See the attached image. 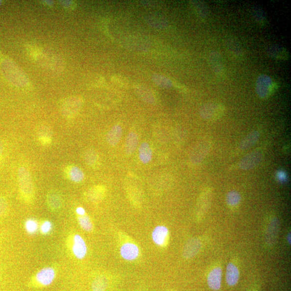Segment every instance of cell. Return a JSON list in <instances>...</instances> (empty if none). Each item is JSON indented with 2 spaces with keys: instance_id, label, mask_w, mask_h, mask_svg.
<instances>
[{
  "instance_id": "cell-1",
  "label": "cell",
  "mask_w": 291,
  "mask_h": 291,
  "mask_svg": "<svg viewBox=\"0 0 291 291\" xmlns=\"http://www.w3.org/2000/svg\"><path fill=\"white\" fill-rule=\"evenodd\" d=\"M18 178L21 196L25 202L31 203L35 198V188L28 169L25 167H20Z\"/></svg>"
},
{
  "instance_id": "cell-2",
  "label": "cell",
  "mask_w": 291,
  "mask_h": 291,
  "mask_svg": "<svg viewBox=\"0 0 291 291\" xmlns=\"http://www.w3.org/2000/svg\"><path fill=\"white\" fill-rule=\"evenodd\" d=\"M56 277V272L53 267H44L36 273L31 280L30 285L35 288H46L53 284Z\"/></svg>"
},
{
  "instance_id": "cell-3",
  "label": "cell",
  "mask_w": 291,
  "mask_h": 291,
  "mask_svg": "<svg viewBox=\"0 0 291 291\" xmlns=\"http://www.w3.org/2000/svg\"><path fill=\"white\" fill-rule=\"evenodd\" d=\"M277 87L276 82L271 77L263 74L259 76L256 83V92L258 96L266 99L271 96Z\"/></svg>"
},
{
  "instance_id": "cell-4",
  "label": "cell",
  "mask_w": 291,
  "mask_h": 291,
  "mask_svg": "<svg viewBox=\"0 0 291 291\" xmlns=\"http://www.w3.org/2000/svg\"><path fill=\"white\" fill-rule=\"evenodd\" d=\"M3 73L11 83L18 86H24V74L16 65L9 59H5L2 63Z\"/></svg>"
},
{
  "instance_id": "cell-5",
  "label": "cell",
  "mask_w": 291,
  "mask_h": 291,
  "mask_svg": "<svg viewBox=\"0 0 291 291\" xmlns=\"http://www.w3.org/2000/svg\"><path fill=\"white\" fill-rule=\"evenodd\" d=\"M224 112V106L215 102H207L203 104L199 109L200 117L206 120L217 119L223 116Z\"/></svg>"
},
{
  "instance_id": "cell-6",
  "label": "cell",
  "mask_w": 291,
  "mask_h": 291,
  "mask_svg": "<svg viewBox=\"0 0 291 291\" xmlns=\"http://www.w3.org/2000/svg\"><path fill=\"white\" fill-rule=\"evenodd\" d=\"M211 147V141L208 139H204L197 142L190 153L191 162L196 165L202 162L210 152Z\"/></svg>"
},
{
  "instance_id": "cell-7",
  "label": "cell",
  "mask_w": 291,
  "mask_h": 291,
  "mask_svg": "<svg viewBox=\"0 0 291 291\" xmlns=\"http://www.w3.org/2000/svg\"><path fill=\"white\" fill-rule=\"evenodd\" d=\"M208 62L217 78L224 79L226 76V69L221 54L217 51L211 52L208 56Z\"/></svg>"
},
{
  "instance_id": "cell-8",
  "label": "cell",
  "mask_w": 291,
  "mask_h": 291,
  "mask_svg": "<svg viewBox=\"0 0 291 291\" xmlns=\"http://www.w3.org/2000/svg\"><path fill=\"white\" fill-rule=\"evenodd\" d=\"M262 153L259 151L252 152L246 155L239 163V167L243 171H248L256 167L261 161Z\"/></svg>"
},
{
  "instance_id": "cell-9",
  "label": "cell",
  "mask_w": 291,
  "mask_h": 291,
  "mask_svg": "<svg viewBox=\"0 0 291 291\" xmlns=\"http://www.w3.org/2000/svg\"><path fill=\"white\" fill-rule=\"evenodd\" d=\"M73 254L79 260L83 259L87 254V246L81 236L76 234L73 236L71 246Z\"/></svg>"
},
{
  "instance_id": "cell-10",
  "label": "cell",
  "mask_w": 291,
  "mask_h": 291,
  "mask_svg": "<svg viewBox=\"0 0 291 291\" xmlns=\"http://www.w3.org/2000/svg\"><path fill=\"white\" fill-rule=\"evenodd\" d=\"M81 105L80 99L72 97L64 102L61 107L62 114L65 117H71L79 110Z\"/></svg>"
},
{
  "instance_id": "cell-11",
  "label": "cell",
  "mask_w": 291,
  "mask_h": 291,
  "mask_svg": "<svg viewBox=\"0 0 291 291\" xmlns=\"http://www.w3.org/2000/svg\"><path fill=\"white\" fill-rule=\"evenodd\" d=\"M227 50L230 57L238 60L244 57V51L239 42L235 38H230L227 41Z\"/></svg>"
},
{
  "instance_id": "cell-12",
  "label": "cell",
  "mask_w": 291,
  "mask_h": 291,
  "mask_svg": "<svg viewBox=\"0 0 291 291\" xmlns=\"http://www.w3.org/2000/svg\"><path fill=\"white\" fill-rule=\"evenodd\" d=\"M222 281V271L221 267H215L209 273L207 284L209 288L215 291L221 289Z\"/></svg>"
},
{
  "instance_id": "cell-13",
  "label": "cell",
  "mask_w": 291,
  "mask_h": 291,
  "mask_svg": "<svg viewBox=\"0 0 291 291\" xmlns=\"http://www.w3.org/2000/svg\"><path fill=\"white\" fill-rule=\"evenodd\" d=\"M267 55L277 60H287L290 58V54L286 48L278 45L268 46L266 49Z\"/></svg>"
},
{
  "instance_id": "cell-14",
  "label": "cell",
  "mask_w": 291,
  "mask_h": 291,
  "mask_svg": "<svg viewBox=\"0 0 291 291\" xmlns=\"http://www.w3.org/2000/svg\"><path fill=\"white\" fill-rule=\"evenodd\" d=\"M120 255L125 260L133 261L139 255L138 246L131 243H126L121 247Z\"/></svg>"
},
{
  "instance_id": "cell-15",
  "label": "cell",
  "mask_w": 291,
  "mask_h": 291,
  "mask_svg": "<svg viewBox=\"0 0 291 291\" xmlns=\"http://www.w3.org/2000/svg\"><path fill=\"white\" fill-rule=\"evenodd\" d=\"M201 248L200 240L196 238H191L185 245L183 255L186 259H191L199 253Z\"/></svg>"
},
{
  "instance_id": "cell-16",
  "label": "cell",
  "mask_w": 291,
  "mask_h": 291,
  "mask_svg": "<svg viewBox=\"0 0 291 291\" xmlns=\"http://www.w3.org/2000/svg\"><path fill=\"white\" fill-rule=\"evenodd\" d=\"M239 279V272L237 266L233 263H229L227 265L226 281L229 287H233L237 285Z\"/></svg>"
},
{
  "instance_id": "cell-17",
  "label": "cell",
  "mask_w": 291,
  "mask_h": 291,
  "mask_svg": "<svg viewBox=\"0 0 291 291\" xmlns=\"http://www.w3.org/2000/svg\"><path fill=\"white\" fill-rule=\"evenodd\" d=\"M47 202L49 208L53 212L59 210L63 205L61 196L55 191L49 192L47 196Z\"/></svg>"
},
{
  "instance_id": "cell-18",
  "label": "cell",
  "mask_w": 291,
  "mask_h": 291,
  "mask_svg": "<svg viewBox=\"0 0 291 291\" xmlns=\"http://www.w3.org/2000/svg\"><path fill=\"white\" fill-rule=\"evenodd\" d=\"M260 133L259 131L251 132L241 140L239 144V148L241 151H246L253 147L259 140Z\"/></svg>"
},
{
  "instance_id": "cell-19",
  "label": "cell",
  "mask_w": 291,
  "mask_h": 291,
  "mask_svg": "<svg viewBox=\"0 0 291 291\" xmlns=\"http://www.w3.org/2000/svg\"><path fill=\"white\" fill-rule=\"evenodd\" d=\"M168 235V229L164 226H158L154 229L152 238L157 245H163L167 239Z\"/></svg>"
},
{
  "instance_id": "cell-20",
  "label": "cell",
  "mask_w": 291,
  "mask_h": 291,
  "mask_svg": "<svg viewBox=\"0 0 291 291\" xmlns=\"http://www.w3.org/2000/svg\"><path fill=\"white\" fill-rule=\"evenodd\" d=\"M191 7L195 14L202 20H207L210 16V10L204 2L201 1H190Z\"/></svg>"
},
{
  "instance_id": "cell-21",
  "label": "cell",
  "mask_w": 291,
  "mask_h": 291,
  "mask_svg": "<svg viewBox=\"0 0 291 291\" xmlns=\"http://www.w3.org/2000/svg\"><path fill=\"white\" fill-rule=\"evenodd\" d=\"M122 127L119 125H114L107 134L106 140L108 144L112 146L117 145L122 138Z\"/></svg>"
},
{
  "instance_id": "cell-22",
  "label": "cell",
  "mask_w": 291,
  "mask_h": 291,
  "mask_svg": "<svg viewBox=\"0 0 291 291\" xmlns=\"http://www.w3.org/2000/svg\"><path fill=\"white\" fill-rule=\"evenodd\" d=\"M134 90L142 101L149 104H155L156 99L152 91L148 88L140 85H137L134 88Z\"/></svg>"
},
{
  "instance_id": "cell-23",
  "label": "cell",
  "mask_w": 291,
  "mask_h": 291,
  "mask_svg": "<svg viewBox=\"0 0 291 291\" xmlns=\"http://www.w3.org/2000/svg\"><path fill=\"white\" fill-rule=\"evenodd\" d=\"M251 13L258 25L263 27L267 25V16L263 8L259 6H254L252 8Z\"/></svg>"
},
{
  "instance_id": "cell-24",
  "label": "cell",
  "mask_w": 291,
  "mask_h": 291,
  "mask_svg": "<svg viewBox=\"0 0 291 291\" xmlns=\"http://www.w3.org/2000/svg\"><path fill=\"white\" fill-rule=\"evenodd\" d=\"M138 136L133 132H132L128 136L125 143V151L128 155L133 154L138 145Z\"/></svg>"
},
{
  "instance_id": "cell-25",
  "label": "cell",
  "mask_w": 291,
  "mask_h": 291,
  "mask_svg": "<svg viewBox=\"0 0 291 291\" xmlns=\"http://www.w3.org/2000/svg\"><path fill=\"white\" fill-rule=\"evenodd\" d=\"M66 173L69 179L76 183L81 182L85 178L84 173L78 166H73L68 167Z\"/></svg>"
},
{
  "instance_id": "cell-26",
  "label": "cell",
  "mask_w": 291,
  "mask_h": 291,
  "mask_svg": "<svg viewBox=\"0 0 291 291\" xmlns=\"http://www.w3.org/2000/svg\"><path fill=\"white\" fill-rule=\"evenodd\" d=\"M146 22L148 25L157 29L165 28L168 25V22L166 19L157 15L147 16Z\"/></svg>"
},
{
  "instance_id": "cell-27",
  "label": "cell",
  "mask_w": 291,
  "mask_h": 291,
  "mask_svg": "<svg viewBox=\"0 0 291 291\" xmlns=\"http://www.w3.org/2000/svg\"><path fill=\"white\" fill-rule=\"evenodd\" d=\"M139 158L143 163H148L152 160V151L149 144L145 142L142 143L139 150Z\"/></svg>"
},
{
  "instance_id": "cell-28",
  "label": "cell",
  "mask_w": 291,
  "mask_h": 291,
  "mask_svg": "<svg viewBox=\"0 0 291 291\" xmlns=\"http://www.w3.org/2000/svg\"><path fill=\"white\" fill-rule=\"evenodd\" d=\"M108 285V279L105 276H98L93 280L91 288L93 291H105Z\"/></svg>"
},
{
  "instance_id": "cell-29",
  "label": "cell",
  "mask_w": 291,
  "mask_h": 291,
  "mask_svg": "<svg viewBox=\"0 0 291 291\" xmlns=\"http://www.w3.org/2000/svg\"><path fill=\"white\" fill-rule=\"evenodd\" d=\"M152 80L154 83L162 89H169L173 86V82L171 79L160 74L153 75Z\"/></svg>"
},
{
  "instance_id": "cell-30",
  "label": "cell",
  "mask_w": 291,
  "mask_h": 291,
  "mask_svg": "<svg viewBox=\"0 0 291 291\" xmlns=\"http://www.w3.org/2000/svg\"><path fill=\"white\" fill-rule=\"evenodd\" d=\"M38 140L43 145H50L52 140V131L50 129L41 128L38 132Z\"/></svg>"
},
{
  "instance_id": "cell-31",
  "label": "cell",
  "mask_w": 291,
  "mask_h": 291,
  "mask_svg": "<svg viewBox=\"0 0 291 291\" xmlns=\"http://www.w3.org/2000/svg\"><path fill=\"white\" fill-rule=\"evenodd\" d=\"M104 194L103 186L98 185L92 188L89 193V198L92 202H98L102 199Z\"/></svg>"
},
{
  "instance_id": "cell-32",
  "label": "cell",
  "mask_w": 291,
  "mask_h": 291,
  "mask_svg": "<svg viewBox=\"0 0 291 291\" xmlns=\"http://www.w3.org/2000/svg\"><path fill=\"white\" fill-rule=\"evenodd\" d=\"M84 159L87 165L92 167L94 166L97 163L98 160V156L95 151L88 150L84 153Z\"/></svg>"
},
{
  "instance_id": "cell-33",
  "label": "cell",
  "mask_w": 291,
  "mask_h": 291,
  "mask_svg": "<svg viewBox=\"0 0 291 291\" xmlns=\"http://www.w3.org/2000/svg\"><path fill=\"white\" fill-rule=\"evenodd\" d=\"M241 201V196L237 191L229 192L226 196V202L228 205L231 207L238 206Z\"/></svg>"
},
{
  "instance_id": "cell-34",
  "label": "cell",
  "mask_w": 291,
  "mask_h": 291,
  "mask_svg": "<svg viewBox=\"0 0 291 291\" xmlns=\"http://www.w3.org/2000/svg\"><path fill=\"white\" fill-rule=\"evenodd\" d=\"M78 221L80 227L85 231L91 232L93 229V224L90 218L85 214L83 216H78Z\"/></svg>"
},
{
  "instance_id": "cell-35",
  "label": "cell",
  "mask_w": 291,
  "mask_h": 291,
  "mask_svg": "<svg viewBox=\"0 0 291 291\" xmlns=\"http://www.w3.org/2000/svg\"><path fill=\"white\" fill-rule=\"evenodd\" d=\"M38 225L35 219H28L25 223V229L29 234H35L38 230Z\"/></svg>"
},
{
  "instance_id": "cell-36",
  "label": "cell",
  "mask_w": 291,
  "mask_h": 291,
  "mask_svg": "<svg viewBox=\"0 0 291 291\" xmlns=\"http://www.w3.org/2000/svg\"><path fill=\"white\" fill-rule=\"evenodd\" d=\"M8 209V202L5 197H0V218L6 213Z\"/></svg>"
},
{
  "instance_id": "cell-37",
  "label": "cell",
  "mask_w": 291,
  "mask_h": 291,
  "mask_svg": "<svg viewBox=\"0 0 291 291\" xmlns=\"http://www.w3.org/2000/svg\"><path fill=\"white\" fill-rule=\"evenodd\" d=\"M53 228L52 223L49 221L44 222L41 226V232L43 235H47L51 232Z\"/></svg>"
},
{
  "instance_id": "cell-38",
  "label": "cell",
  "mask_w": 291,
  "mask_h": 291,
  "mask_svg": "<svg viewBox=\"0 0 291 291\" xmlns=\"http://www.w3.org/2000/svg\"><path fill=\"white\" fill-rule=\"evenodd\" d=\"M277 178L281 182L284 183L287 180V174L283 171H279L277 173Z\"/></svg>"
},
{
  "instance_id": "cell-39",
  "label": "cell",
  "mask_w": 291,
  "mask_h": 291,
  "mask_svg": "<svg viewBox=\"0 0 291 291\" xmlns=\"http://www.w3.org/2000/svg\"><path fill=\"white\" fill-rule=\"evenodd\" d=\"M4 153V146L2 141L0 139V163H1L3 160Z\"/></svg>"
},
{
  "instance_id": "cell-40",
  "label": "cell",
  "mask_w": 291,
  "mask_h": 291,
  "mask_svg": "<svg viewBox=\"0 0 291 291\" xmlns=\"http://www.w3.org/2000/svg\"><path fill=\"white\" fill-rule=\"evenodd\" d=\"M76 213L78 214L79 216H83L86 214L85 211L84 209L82 207H79L76 209Z\"/></svg>"
},
{
  "instance_id": "cell-41",
  "label": "cell",
  "mask_w": 291,
  "mask_h": 291,
  "mask_svg": "<svg viewBox=\"0 0 291 291\" xmlns=\"http://www.w3.org/2000/svg\"><path fill=\"white\" fill-rule=\"evenodd\" d=\"M287 239L289 244H291V233L288 235Z\"/></svg>"
},
{
  "instance_id": "cell-42",
  "label": "cell",
  "mask_w": 291,
  "mask_h": 291,
  "mask_svg": "<svg viewBox=\"0 0 291 291\" xmlns=\"http://www.w3.org/2000/svg\"><path fill=\"white\" fill-rule=\"evenodd\" d=\"M1 1H0V5H1Z\"/></svg>"
}]
</instances>
